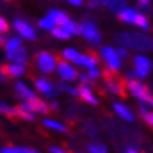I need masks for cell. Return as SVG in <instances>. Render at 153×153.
<instances>
[{"instance_id":"30","label":"cell","mask_w":153,"mask_h":153,"mask_svg":"<svg viewBox=\"0 0 153 153\" xmlns=\"http://www.w3.org/2000/svg\"><path fill=\"white\" fill-rule=\"evenodd\" d=\"M51 31H52V35L55 38H58V39H69L70 38V35L62 27H53Z\"/></svg>"},{"instance_id":"17","label":"cell","mask_w":153,"mask_h":153,"mask_svg":"<svg viewBox=\"0 0 153 153\" xmlns=\"http://www.w3.org/2000/svg\"><path fill=\"white\" fill-rule=\"evenodd\" d=\"M101 6L108 7V9L114 11V13L120 14L122 10L126 7V0H102Z\"/></svg>"},{"instance_id":"23","label":"cell","mask_w":153,"mask_h":153,"mask_svg":"<svg viewBox=\"0 0 153 153\" xmlns=\"http://www.w3.org/2000/svg\"><path fill=\"white\" fill-rule=\"evenodd\" d=\"M44 125L49 128V129H55V131H59V132H66L68 131V126L60 124L58 121H53V120H44Z\"/></svg>"},{"instance_id":"14","label":"cell","mask_w":153,"mask_h":153,"mask_svg":"<svg viewBox=\"0 0 153 153\" xmlns=\"http://www.w3.org/2000/svg\"><path fill=\"white\" fill-rule=\"evenodd\" d=\"M105 86H107V88H108L110 91H112L114 94H118V96H124V94H125L122 83H121L120 80H117L115 77H111V76L107 77L105 76Z\"/></svg>"},{"instance_id":"43","label":"cell","mask_w":153,"mask_h":153,"mask_svg":"<svg viewBox=\"0 0 153 153\" xmlns=\"http://www.w3.org/2000/svg\"><path fill=\"white\" fill-rule=\"evenodd\" d=\"M6 41H7V39H6L4 35H0V45H4Z\"/></svg>"},{"instance_id":"7","label":"cell","mask_w":153,"mask_h":153,"mask_svg":"<svg viewBox=\"0 0 153 153\" xmlns=\"http://www.w3.org/2000/svg\"><path fill=\"white\" fill-rule=\"evenodd\" d=\"M37 65L42 73H52L56 69V59L52 53L42 51L37 55Z\"/></svg>"},{"instance_id":"18","label":"cell","mask_w":153,"mask_h":153,"mask_svg":"<svg viewBox=\"0 0 153 153\" xmlns=\"http://www.w3.org/2000/svg\"><path fill=\"white\" fill-rule=\"evenodd\" d=\"M14 88H16V93H17V96H19L20 98H23L24 101L25 100H31V98L35 97V94L30 90V88L25 86L24 83H21V82H17L16 83V86H14Z\"/></svg>"},{"instance_id":"19","label":"cell","mask_w":153,"mask_h":153,"mask_svg":"<svg viewBox=\"0 0 153 153\" xmlns=\"http://www.w3.org/2000/svg\"><path fill=\"white\" fill-rule=\"evenodd\" d=\"M118 17H120L124 23L132 24L135 21V17H136V10L129 9V7H125V9H124L120 14H118Z\"/></svg>"},{"instance_id":"2","label":"cell","mask_w":153,"mask_h":153,"mask_svg":"<svg viewBox=\"0 0 153 153\" xmlns=\"http://www.w3.org/2000/svg\"><path fill=\"white\" fill-rule=\"evenodd\" d=\"M126 87H128V90L132 93V96L135 98H138L142 102H146L149 107H153V97L150 96L148 87L143 83H140V82H138V80H135V79H131V80H128Z\"/></svg>"},{"instance_id":"44","label":"cell","mask_w":153,"mask_h":153,"mask_svg":"<svg viewBox=\"0 0 153 153\" xmlns=\"http://www.w3.org/2000/svg\"><path fill=\"white\" fill-rule=\"evenodd\" d=\"M125 153H139L136 149H134V148H129V149H126V152Z\"/></svg>"},{"instance_id":"1","label":"cell","mask_w":153,"mask_h":153,"mask_svg":"<svg viewBox=\"0 0 153 153\" xmlns=\"http://www.w3.org/2000/svg\"><path fill=\"white\" fill-rule=\"evenodd\" d=\"M114 41L124 48H129L134 51L148 52L153 49V39L149 35L138 33H121L114 37Z\"/></svg>"},{"instance_id":"28","label":"cell","mask_w":153,"mask_h":153,"mask_svg":"<svg viewBox=\"0 0 153 153\" xmlns=\"http://www.w3.org/2000/svg\"><path fill=\"white\" fill-rule=\"evenodd\" d=\"M38 24H39V27H41L42 30H52V28L56 25L55 21H53V19H52L51 16H47V17L41 19Z\"/></svg>"},{"instance_id":"27","label":"cell","mask_w":153,"mask_h":153,"mask_svg":"<svg viewBox=\"0 0 153 153\" xmlns=\"http://www.w3.org/2000/svg\"><path fill=\"white\" fill-rule=\"evenodd\" d=\"M56 87H58V90H59V91H66V93H69L70 96H73V97H77V96H79V93H77V88L70 87V86H68V84L63 83V82H59V83L56 84Z\"/></svg>"},{"instance_id":"35","label":"cell","mask_w":153,"mask_h":153,"mask_svg":"<svg viewBox=\"0 0 153 153\" xmlns=\"http://www.w3.org/2000/svg\"><path fill=\"white\" fill-rule=\"evenodd\" d=\"M9 31V24L3 17H0V33H7Z\"/></svg>"},{"instance_id":"9","label":"cell","mask_w":153,"mask_h":153,"mask_svg":"<svg viewBox=\"0 0 153 153\" xmlns=\"http://www.w3.org/2000/svg\"><path fill=\"white\" fill-rule=\"evenodd\" d=\"M14 28H16V31L21 35V37L27 38V39H31L34 41L35 38H37V34L34 31V28L27 23V21H24V20H16L14 21Z\"/></svg>"},{"instance_id":"12","label":"cell","mask_w":153,"mask_h":153,"mask_svg":"<svg viewBox=\"0 0 153 153\" xmlns=\"http://www.w3.org/2000/svg\"><path fill=\"white\" fill-rule=\"evenodd\" d=\"M1 70L7 74V77H20L25 72V66L21 63H11V65L1 66Z\"/></svg>"},{"instance_id":"3","label":"cell","mask_w":153,"mask_h":153,"mask_svg":"<svg viewBox=\"0 0 153 153\" xmlns=\"http://www.w3.org/2000/svg\"><path fill=\"white\" fill-rule=\"evenodd\" d=\"M100 55L105 62L108 70L111 72H117V70L121 69V58L118 56L117 51L112 47L107 45V47H101L100 49Z\"/></svg>"},{"instance_id":"21","label":"cell","mask_w":153,"mask_h":153,"mask_svg":"<svg viewBox=\"0 0 153 153\" xmlns=\"http://www.w3.org/2000/svg\"><path fill=\"white\" fill-rule=\"evenodd\" d=\"M0 112L1 114H6V115H9V117H11V118H17L19 117L20 118V111H19V108L16 107H10V105H7L6 102H3V101H0Z\"/></svg>"},{"instance_id":"41","label":"cell","mask_w":153,"mask_h":153,"mask_svg":"<svg viewBox=\"0 0 153 153\" xmlns=\"http://www.w3.org/2000/svg\"><path fill=\"white\" fill-rule=\"evenodd\" d=\"M49 110H55V111H58V110H59V104H58L56 101H52L51 105H49Z\"/></svg>"},{"instance_id":"29","label":"cell","mask_w":153,"mask_h":153,"mask_svg":"<svg viewBox=\"0 0 153 153\" xmlns=\"http://www.w3.org/2000/svg\"><path fill=\"white\" fill-rule=\"evenodd\" d=\"M62 55H63V58H65L66 60H70V62H76V59L79 58V52L76 51V49H73V48H68V49H65V51L62 52Z\"/></svg>"},{"instance_id":"37","label":"cell","mask_w":153,"mask_h":153,"mask_svg":"<svg viewBox=\"0 0 153 153\" xmlns=\"http://www.w3.org/2000/svg\"><path fill=\"white\" fill-rule=\"evenodd\" d=\"M101 1L102 0H90V1H88V7H90V9H94V7H97L98 4H101Z\"/></svg>"},{"instance_id":"20","label":"cell","mask_w":153,"mask_h":153,"mask_svg":"<svg viewBox=\"0 0 153 153\" xmlns=\"http://www.w3.org/2000/svg\"><path fill=\"white\" fill-rule=\"evenodd\" d=\"M49 16L53 19V21H55L56 25H59V27H62V25L69 20V17L66 16V13L59 11V10H51V11H49Z\"/></svg>"},{"instance_id":"32","label":"cell","mask_w":153,"mask_h":153,"mask_svg":"<svg viewBox=\"0 0 153 153\" xmlns=\"http://www.w3.org/2000/svg\"><path fill=\"white\" fill-rule=\"evenodd\" d=\"M101 74V72H100V69H97V66H94V68H88L87 70V76L88 79L91 80V82H94L96 79H98V76Z\"/></svg>"},{"instance_id":"5","label":"cell","mask_w":153,"mask_h":153,"mask_svg":"<svg viewBox=\"0 0 153 153\" xmlns=\"http://www.w3.org/2000/svg\"><path fill=\"white\" fill-rule=\"evenodd\" d=\"M152 70V62L143 55L134 56V73L136 79H145Z\"/></svg>"},{"instance_id":"4","label":"cell","mask_w":153,"mask_h":153,"mask_svg":"<svg viewBox=\"0 0 153 153\" xmlns=\"http://www.w3.org/2000/svg\"><path fill=\"white\" fill-rule=\"evenodd\" d=\"M79 34L83 35L86 39H87L90 44L93 45H98L101 42V35H100V31L97 30L96 24L93 21H83V23L79 25Z\"/></svg>"},{"instance_id":"8","label":"cell","mask_w":153,"mask_h":153,"mask_svg":"<svg viewBox=\"0 0 153 153\" xmlns=\"http://www.w3.org/2000/svg\"><path fill=\"white\" fill-rule=\"evenodd\" d=\"M56 70H58V74L62 80L65 82H73L76 77H77V72L73 66H70L68 62L65 60H59L58 65H56Z\"/></svg>"},{"instance_id":"25","label":"cell","mask_w":153,"mask_h":153,"mask_svg":"<svg viewBox=\"0 0 153 153\" xmlns=\"http://www.w3.org/2000/svg\"><path fill=\"white\" fill-rule=\"evenodd\" d=\"M62 28H63L69 35H77V34H79V25L74 23V21H72V20H68V21L62 25Z\"/></svg>"},{"instance_id":"10","label":"cell","mask_w":153,"mask_h":153,"mask_svg":"<svg viewBox=\"0 0 153 153\" xmlns=\"http://www.w3.org/2000/svg\"><path fill=\"white\" fill-rule=\"evenodd\" d=\"M35 87L38 88V91H41L45 97L48 98H53L58 96L59 91H55V88H53V84L47 79H37L35 80Z\"/></svg>"},{"instance_id":"38","label":"cell","mask_w":153,"mask_h":153,"mask_svg":"<svg viewBox=\"0 0 153 153\" xmlns=\"http://www.w3.org/2000/svg\"><path fill=\"white\" fill-rule=\"evenodd\" d=\"M49 152H51V153H68L66 150H63V149H60V148H56V146L49 148Z\"/></svg>"},{"instance_id":"33","label":"cell","mask_w":153,"mask_h":153,"mask_svg":"<svg viewBox=\"0 0 153 153\" xmlns=\"http://www.w3.org/2000/svg\"><path fill=\"white\" fill-rule=\"evenodd\" d=\"M115 51H117V53H118V56H120L121 59H128V58H129V52H128L126 48L118 45V48H117Z\"/></svg>"},{"instance_id":"11","label":"cell","mask_w":153,"mask_h":153,"mask_svg":"<svg viewBox=\"0 0 153 153\" xmlns=\"http://www.w3.org/2000/svg\"><path fill=\"white\" fill-rule=\"evenodd\" d=\"M77 93H79V96L82 97V100H84V101L88 102V104H93V105H97L98 104V100L94 97L91 88L88 87L87 84H84V83L80 84L79 87H77Z\"/></svg>"},{"instance_id":"13","label":"cell","mask_w":153,"mask_h":153,"mask_svg":"<svg viewBox=\"0 0 153 153\" xmlns=\"http://www.w3.org/2000/svg\"><path fill=\"white\" fill-rule=\"evenodd\" d=\"M112 108H114V111L117 112V115L121 117L124 121H126V122H132V121H134V114L131 112V110L126 105L121 104V102H115V104L112 105Z\"/></svg>"},{"instance_id":"36","label":"cell","mask_w":153,"mask_h":153,"mask_svg":"<svg viewBox=\"0 0 153 153\" xmlns=\"http://www.w3.org/2000/svg\"><path fill=\"white\" fill-rule=\"evenodd\" d=\"M77 77H79V80L82 82V83H84V84L91 83V80L88 79V76H87V74H84V73H77Z\"/></svg>"},{"instance_id":"31","label":"cell","mask_w":153,"mask_h":153,"mask_svg":"<svg viewBox=\"0 0 153 153\" xmlns=\"http://www.w3.org/2000/svg\"><path fill=\"white\" fill-rule=\"evenodd\" d=\"M88 152L90 153H107V148L104 145H96V143H90L87 146Z\"/></svg>"},{"instance_id":"45","label":"cell","mask_w":153,"mask_h":153,"mask_svg":"<svg viewBox=\"0 0 153 153\" xmlns=\"http://www.w3.org/2000/svg\"><path fill=\"white\" fill-rule=\"evenodd\" d=\"M6 1H9V0H6Z\"/></svg>"},{"instance_id":"39","label":"cell","mask_w":153,"mask_h":153,"mask_svg":"<svg viewBox=\"0 0 153 153\" xmlns=\"http://www.w3.org/2000/svg\"><path fill=\"white\" fill-rule=\"evenodd\" d=\"M7 79H9V77H7V74L1 70V68H0V83H4V82H7Z\"/></svg>"},{"instance_id":"24","label":"cell","mask_w":153,"mask_h":153,"mask_svg":"<svg viewBox=\"0 0 153 153\" xmlns=\"http://www.w3.org/2000/svg\"><path fill=\"white\" fill-rule=\"evenodd\" d=\"M134 24H136V25H138L140 30H143V31H148L149 30L148 17H146L143 13H136V17H135Z\"/></svg>"},{"instance_id":"6","label":"cell","mask_w":153,"mask_h":153,"mask_svg":"<svg viewBox=\"0 0 153 153\" xmlns=\"http://www.w3.org/2000/svg\"><path fill=\"white\" fill-rule=\"evenodd\" d=\"M20 110L27 112H38V114H47L49 111V105L45 101H42L41 98L34 97L31 100H25L24 102H21L19 105Z\"/></svg>"},{"instance_id":"22","label":"cell","mask_w":153,"mask_h":153,"mask_svg":"<svg viewBox=\"0 0 153 153\" xmlns=\"http://www.w3.org/2000/svg\"><path fill=\"white\" fill-rule=\"evenodd\" d=\"M139 108H140V114H142V117H143V120L153 128V110L149 108V105L146 104V102H142Z\"/></svg>"},{"instance_id":"26","label":"cell","mask_w":153,"mask_h":153,"mask_svg":"<svg viewBox=\"0 0 153 153\" xmlns=\"http://www.w3.org/2000/svg\"><path fill=\"white\" fill-rule=\"evenodd\" d=\"M20 47H21V38H17V37L10 38V39H7L4 44V48L7 49V52L16 51V49H19Z\"/></svg>"},{"instance_id":"16","label":"cell","mask_w":153,"mask_h":153,"mask_svg":"<svg viewBox=\"0 0 153 153\" xmlns=\"http://www.w3.org/2000/svg\"><path fill=\"white\" fill-rule=\"evenodd\" d=\"M7 58L11 59V60H14V63L25 65V62H27V51H25L23 47H20L19 49H16V51H9L7 52Z\"/></svg>"},{"instance_id":"34","label":"cell","mask_w":153,"mask_h":153,"mask_svg":"<svg viewBox=\"0 0 153 153\" xmlns=\"http://www.w3.org/2000/svg\"><path fill=\"white\" fill-rule=\"evenodd\" d=\"M13 153H38L34 149H28V148H14Z\"/></svg>"},{"instance_id":"40","label":"cell","mask_w":153,"mask_h":153,"mask_svg":"<svg viewBox=\"0 0 153 153\" xmlns=\"http://www.w3.org/2000/svg\"><path fill=\"white\" fill-rule=\"evenodd\" d=\"M72 6H76V7H79V6L83 4V0H68Z\"/></svg>"},{"instance_id":"15","label":"cell","mask_w":153,"mask_h":153,"mask_svg":"<svg viewBox=\"0 0 153 153\" xmlns=\"http://www.w3.org/2000/svg\"><path fill=\"white\" fill-rule=\"evenodd\" d=\"M97 62L98 59L96 58L94 55L91 53H84V55H79V58L76 59V65L79 66H83V68H94V66H97Z\"/></svg>"},{"instance_id":"42","label":"cell","mask_w":153,"mask_h":153,"mask_svg":"<svg viewBox=\"0 0 153 153\" xmlns=\"http://www.w3.org/2000/svg\"><path fill=\"white\" fill-rule=\"evenodd\" d=\"M138 4L139 6H149L150 4V0H138Z\"/></svg>"}]
</instances>
